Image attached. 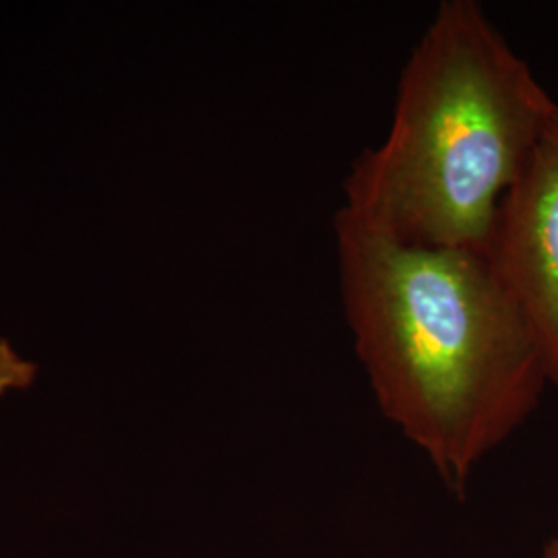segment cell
Returning <instances> with one entry per match:
<instances>
[{"label":"cell","mask_w":558,"mask_h":558,"mask_svg":"<svg viewBox=\"0 0 558 558\" xmlns=\"http://www.w3.org/2000/svg\"><path fill=\"white\" fill-rule=\"evenodd\" d=\"M558 101L476 0H442L399 75L391 126L341 209L412 246L486 257L500 201Z\"/></svg>","instance_id":"cell-2"},{"label":"cell","mask_w":558,"mask_h":558,"mask_svg":"<svg viewBox=\"0 0 558 558\" xmlns=\"http://www.w3.org/2000/svg\"><path fill=\"white\" fill-rule=\"evenodd\" d=\"M539 558H558V525L555 534L544 544V550H542Z\"/></svg>","instance_id":"cell-4"},{"label":"cell","mask_w":558,"mask_h":558,"mask_svg":"<svg viewBox=\"0 0 558 558\" xmlns=\"http://www.w3.org/2000/svg\"><path fill=\"white\" fill-rule=\"evenodd\" d=\"M486 259L532 327L558 389V106L500 201Z\"/></svg>","instance_id":"cell-3"},{"label":"cell","mask_w":558,"mask_h":558,"mask_svg":"<svg viewBox=\"0 0 558 558\" xmlns=\"http://www.w3.org/2000/svg\"><path fill=\"white\" fill-rule=\"evenodd\" d=\"M345 323L380 414L465 497L476 468L534 414L546 356L490 260L333 220Z\"/></svg>","instance_id":"cell-1"}]
</instances>
